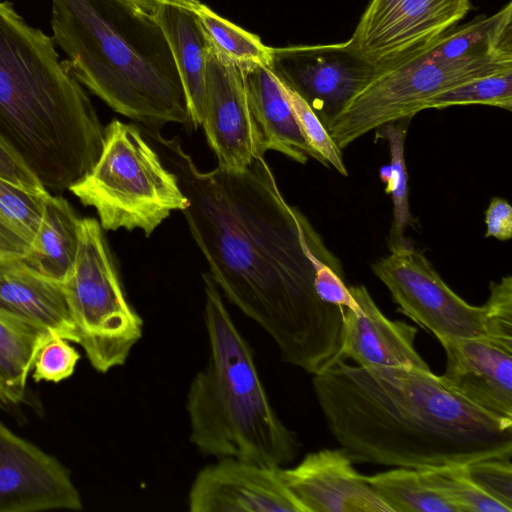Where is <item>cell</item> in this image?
I'll use <instances>...</instances> for the list:
<instances>
[{
    "label": "cell",
    "instance_id": "6da1fadb",
    "mask_svg": "<svg viewBox=\"0 0 512 512\" xmlns=\"http://www.w3.org/2000/svg\"><path fill=\"white\" fill-rule=\"evenodd\" d=\"M189 200L182 213L224 296L309 374L335 362L344 309L317 294L318 268L339 260L282 195L264 156L243 170L201 171L177 137L140 127Z\"/></svg>",
    "mask_w": 512,
    "mask_h": 512
},
{
    "label": "cell",
    "instance_id": "7a4b0ae2",
    "mask_svg": "<svg viewBox=\"0 0 512 512\" xmlns=\"http://www.w3.org/2000/svg\"><path fill=\"white\" fill-rule=\"evenodd\" d=\"M312 376L327 427L354 463L422 469L512 456V424L468 403L431 370L339 361Z\"/></svg>",
    "mask_w": 512,
    "mask_h": 512
},
{
    "label": "cell",
    "instance_id": "3957f363",
    "mask_svg": "<svg viewBox=\"0 0 512 512\" xmlns=\"http://www.w3.org/2000/svg\"><path fill=\"white\" fill-rule=\"evenodd\" d=\"M104 129L52 37L0 1V138L47 191L62 193L97 162Z\"/></svg>",
    "mask_w": 512,
    "mask_h": 512
},
{
    "label": "cell",
    "instance_id": "277c9868",
    "mask_svg": "<svg viewBox=\"0 0 512 512\" xmlns=\"http://www.w3.org/2000/svg\"><path fill=\"white\" fill-rule=\"evenodd\" d=\"M51 27L70 73L115 112L146 127L191 123L153 14L123 0H52Z\"/></svg>",
    "mask_w": 512,
    "mask_h": 512
},
{
    "label": "cell",
    "instance_id": "5b68a950",
    "mask_svg": "<svg viewBox=\"0 0 512 512\" xmlns=\"http://www.w3.org/2000/svg\"><path fill=\"white\" fill-rule=\"evenodd\" d=\"M204 282V323L209 356L190 382L186 411L190 442L203 455L283 467L300 444L274 410L253 351L228 312L209 273Z\"/></svg>",
    "mask_w": 512,
    "mask_h": 512
},
{
    "label": "cell",
    "instance_id": "8992f818",
    "mask_svg": "<svg viewBox=\"0 0 512 512\" xmlns=\"http://www.w3.org/2000/svg\"><path fill=\"white\" fill-rule=\"evenodd\" d=\"M95 208L104 230L141 229L146 237L189 200L140 128L113 119L104 129L101 154L80 181L69 188Z\"/></svg>",
    "mask_w": 512,
    "mask_h": 512
},
{
    "label": "cell",
    "instance_id": "52a82bcc",
    "mask_svg": "<svg viewBox=\"0 0 512 512\" xmlns=\"http://www.w3.org/2000/svg\"><path fill=\"white\" fill-rule=\"evenodd\" d=\"M429 44L377 67L328 128L341 150L384 124L412 118L444 91L512 67V54L438 61L431 57Z\"/></svg>",
    "mask_w": 512,
    "mask_h": 512
},
{
    "label": "cell",
    "instance_id": "ba28073f",
    "mask_svg": "<svg viewBox=\"0 0 512 512\" xmlns=\"http://www.w3.org/2000/svg\"><path fill=\"white\" fill-rule=\"evenodd\" d=\"M63 284L77 344L91 366L107 373L124 365L143 320L127 301L98 220L81 219L76 259Z\"/></svg>",
    "mask_w": 512,
    "mask_h": 512
},
{
    "label": "cell",
    "instance_id": "9c48e42d",
    "mask_svg": "<svg viewBox=\"0 0 512 512\" xmlns=\"http://www.w3.org/2000/svg\"><path fill=\"white\" fill-rule=\"evenodd\" d=\"M372 270L388 288L401 313L438 340L495 339L485 305L474 306L458 296L427 258L406 240L391 242L389 255L376 261Z\"/></svg>",
    "mask_w": 512,
    "mask_h": 512
},
{
    "label": "cell",
    "instance_id": "30bf717a",
    "mask_svg": "<svg viewBox=\"0 0 512 512\" xmlns=\"http://www.w3.org/2000/svg\"><path fill=\"white\" fill-rule=\"evenodd\" d=\"M270 69L328 128L375 73L352 42L271 47Z\"/></svg>",
    "mask_w": 512,
    "mask_h": 512
},
{
    "label": "cell",
    "instance_id": "8fae6325",
    "mask_svg": "<svg viewBox=\"0 0 512 512\" xmlns=\"http://www.w3.org/2000/svg\"><path fill=\"white\" fill-rule=\"evenodd\" d=\"M470 8V0H371L350 41L380 67L451 30Z\"/></svg>",
    "mask_w": 512,
    "mask_h": 512
},
{
    "label": "cell",
    "instance_id": "7c38bea8",
    "mask_svg": "<svg viewBox=\"0 0 512 512\" xmlns=\"http://www.w3.org/2000/svg\"><path fill=\"white\" fill-rule=\"evenodd\" d=\"M81 510L68 470L0 422V512Z\"/></svg>",
    "mask_w": 512,
    "mask_h": 512
},
{
    "label": "cell",
    "instance_id": "4fadbf2b",
    "mask_svg": "<svg viewBox=\"0 0 512 512\" xmlns=\"http://www.w3.org/2000/svg\"><path fill=\"white\" fill-rule=\"evenodd\" d=\"M237 458H219L196 474L188 493L191 512H305L280 475Z\"/></svg>",
    "mask_w": 512,
    "mask_h": 512
},
{
    "label": "cell",
    "instance_id": "5bb4252c",
    "mask_svg": "<svg viewBox=\"0 0 512 512\" xmlns=\"http://www.w3.org/2000/svg\"><path fill=\"white\" fill-rule=\"evenodd\" d=\"M202 127L219 167L243 170L255 156H260L244 71L222 59L211 47Z\"/></svg>",
    "mask_w": 512,
    "mask_h": 512
},
{
    "label": "cell",
    "instance_id": "9a60e30c",
    "mask_svg": "<svg viewBox=\"0 0 512 512\" xmlns=\"http://www.w3.org/2000/svg\"><path fill=\"white\" fill-rule=\"evenodd\" d=\"M441 382L495 419L512 424V345L488 338L439 339Z\"/></svg>",
    "mask_w": 512,
    "mask_h": 512
},
{
    "label": "cell",
    "instance_id": "2e32d148",
    "mask_svg": "<svg viewBox=\"0 0 512 512\" xmlns=\"http://www.w3.org/2000/svg\"><path fill=\"white\" fill-rule=\"evenodd\" d=\"M280 475L305 512H391L341 447L310 452Z\"/></svg>",
    "mask_w": 512,
    "mask_h": 512
},
{
    "label": "cell",
    "instance_id": "e0dca14e",
    "mask_svg": "<svg viewBox=\"0 0 512 512\" xmlns=\"http://www.w3.org/2000/svg\"><path fill=\"white\" fill-rule=\"evenodd\" d=\"M356 302L344 308L335 362L351 359L362 367H402L431 370L414 344L417 328L387 318L363 285L348 286Z\"/></svg>",
    "mask_w": 512,
    "mask_h": 512
},
{
    "label": "cell",
    "instance_id": "ac0fdd59",
    "mask_svg": "<svg viewBox=\"0 0 512 512\" xmlns=\"http://www.w3.org/2000/svg\"><path fill=\"white\" fill-rule=\"evenodd\" d=\"M0 315L77 343L64 284L36 274L21 260L0 261Z\"/></svg>",
    "mask_w": 512,
    "mask_h": 512
},
{
    "label": "cell",
    "instance_id": "d6986e66",
    "mask_svg": "<svg viewBox=\"0 0 512 512\" xmlns=\"http://www.w3.org/2000/svg\"><path fill=\"white\" fill-rule=\"evenodd\" d=\"M244 75L259 155L274 150L301 164L309 158L322 163L304 137L283 86L270 67L255 66Z\"/></svg>",
    "mask_w": 512,
    "mask_h": 512
},
{
    "label": "cell",
    "instance_id": "ffe728a7",
    "mask_svg": "<svg viewBox=\"0 0 512 512\" xmlns=\"http://www.w3.org/2000/svg\"><path fill=\"white\" fill-rule=\"evenodd\" d=\"M153 15L171 50L184 88L191 124L196 128L202 126L209 41L194 11L161 5Z\"/></svg>",
    "mask_w": 512,
    "mask_h": 512
},
{
    "label": "cell",
    "instance_id": "44dd1931",
    "mask_svg": "<svg viewBox=\"0 0 512 512\" xmlns=\"http://www.w3.org/2000/svg\"><path fill=\"white\" fill-rule=\"evenodd\" d=\"M80 229L81 218L70 203L49 193L34 244L21 261L36 274L64 283L76 259Z\"/></svg>",
    "mask_w": 512,
    "mask_h": 512
},
{
    "label": "cell",
    "instance_id": "7402d4cb",
    "mask_svg": "<svg viewBox=\"0 0 512 512\" xmlns=\"http://www.w3.org/2000/svg\"><path fill=\"white\" fill-rule=\"evenodd\" d=\"M429 53L444 62L512 54V2L491 16L447 31L429 44Z\"/></svg>",
    "mask_w": 512,
    "mask_h": 512
},
{
    "label": "cell",
    "instance_id": "603a6c76",
    "mask_svg": "<svg viewBox=\"0 0 512 512\" xmlns=\"http://www.w3.org/2000/svg\"><path fill=\"white\" fill-rule=\"evenodd\" d=\"M49 191H33L0 177V261L22 260L40 228Z\"/></svg>",
    "mask_w": 512,
    "mask_h": 512
},
{
    "label": "cell",
    "instance_id": "cb8c5ba5",
    "mask_svg": "<svg viewBox=\"0 0 512 512\" xmlns=\"http://www.w3.org/2000/svg\"><path fill=\"white\" fill-rule=\"evenodd\" d=\"M53 338L0 315V391L12 407L24 402L35 358Z\"/></svg>",
    "mask_w": 512,
    "mask_h": 512
},
{
    "label": "cell",
    "instance_id": "d4e9b609",
    "mask_svg": "<svg viewBox=\"0 0 512 512\" xmlns=\"http://www.w3.org/2000/svg\"><path fill=\"white\" fill-rule=\"evenodd\" d=\"M367 480L391 512H458L420 469L395 467L367 476Z\"/></svg>",
    "mask_w": 512,
    "mask_h": 512
},
{
    "label": "cell",
    "instance_id": "484cf974",
    "mask_svg": "<svg viewBox=\"0 0 512 512\" xmlns=\"http://www.w3.org/2000/svg\"><path fill=\"white\" fill-rule=\"evenodd\" d=\"M211 49L243 71L271 64V47L261 39L212 11L201 3L194 11Z\"/></svg>",
    "mask_w": 512,
    "mask_h": 512
},
{
    "label": "cell",
    "instance_id": "4316f807",
    "mask_svg": "<svg viewBox=\"0 0 512 512\" xmlns=\"http://www.w3.org/2000/svg\"><path fill=\"white\" fill-rule=\"evenodd\" d=\"M411 118H402L380 126L376 138L385 139L389 145L390 164L380 170V178L386 182V193L393 203L391 242L403 239V232L411 222L408 199V176L404 156V143Z\"/></svg>",
    "mask_w": 512,
    "mask_h": 512
},
{
    "label": "cell",
    "instance_id": "83f0119b",
    "mask_svg": "<svg viewBox=\"0 0 512 512\" xmlns=\"http://www.w3.org/2000/svg\"><path fill=\"white\" fill-rule=\"evenodd\" d=\"M481 104L512 109V67L474 79L430 99L425 109Z\"/></svg>",
    "mask_w": 512,
    "mask_h": 512
},
{
    "label": "cell",
    "instance_id": "f1b7e54d",
    "mask_svg": "<svg viewBox=\"0 0 512 512\" xmlns=\"http://www.w3.org/2000/svg\"><path fill=\"white\" fill-rule=\"evenodd\" d=\"M458 512H510L480 490L468 477L463 464H445L420 469Z\"/></svg>",
    "mask_w": 512,
    "mask_h": 512
},
{
    "label": "cell",
    "instance_id": "f546056e",
    "mask_svg": "<svg viewBox=\"0 0 512 512\" xmlns=\"http://www.w3.org/2000/svg\"><path fill=\"white\" fill-rule=\"evenodd\" d=\"M281 84L304 137L321 158L322 164L331 165L340 174L347 176L348 173L343 162L341 149L333 141L326 127L298 93L284 83L281 82Z\"/></svg>",
    "mask_w": 512,
    "mask_h": 512
},
{
    "label": "cell",
    "instance_id": "4dcf8cb0",
    "mask_svg": "<svg viewBox=\"0 0 512 512\" xmlns=\"http://www.w3.org/2000/svg\"><path fill=\"white\" fill-rule=\"evenodd\" d=\"M471 481L485 494L512 511L511 456H492L463 464Z\"/></svg>",
    "mask_w": 512,
    "mask_h": 512
},
{
    "label": "cell",
    "instance_id": "1f68e13d",
    "mask_svg": "<svg viewBox=\"0 0 512 512\" xmlns=\"http://www.w3.org/2000/svg\"><path fill=\"white\" fill-rule=\"evenodd\" d=\"M69 342L56 337L40 348L33 364L32 376L35 382L57 383L73 375L80 354Z\"/></svg>",
    "mask_w": 512,
    "mask_h": 512
},
{
    "label": "cell",
    "instance_id": "d6a6232c",
    "mask_svg": "<svg viewBox=\"0 0 512 512\" xmlns=\"http://www.w3.org/2000/svg\"><path fill=\"white\" fill-rule=\"evenodd\" d=\"M496 340L512 345V277L491 282L490 294L484 304Z\"/></svg>",
    "mask_w": 512,
    "mask_h": 512
},
{
    "label": "cell",
    "instance_id": "836d02e7",
    "mask_svg": "<svg viewBox=\"0 0 512 512\" xmlns=\"http://www.w3.org/2000/svg\"><path fill=\"white\" fill-rule=\"evenodd\" d=\"M0 177L29 190H46L24 162L1 138Z\"/></svg>",
    "mask_w": 512,
    "mask_h": 512
},
{
    "label": "cell",
    "instance_id": "e575fe53",
    "mask_svg": "<svg viewBox=\"0 0 512 512\" xmlns=\"http://www.w3.org/2000/svg\"><path fill=\"white\" fill-rule=\"evenodd\" d=\"M485 237H494L501 241L512 237V207L500 197H493L485 211Z\"/></svg>",
    "mask_w": 512,
    "mask_h": 512
},
{
    "label": "cell",
    "instance_id": "d590c367",
    "mask_svg": "<svg viewBox=\"0 0 512 512\" xmlns=\"http://www.w3.org/2000/svg\"><path fill=\"white\" fill-rule=\"evenodd\" d=\"M133 6H136L148 13L154 12L161 5H173L195 11L201 4L200 0H123Z\"/></svg>",
    "mask_w": 512,
    "mask_h": 512
},
{
    "label": "cell",
    "instance_id": "8d00e7d4",
    "mask_svg": "<svg viewBox=\"0 0 512 512\" xmlns=\"http://www.w3.org/2000/svg\"><path fill=\"white\" fill-rule=\"evenodd\" d=\"M10 407H11L10 404L8 403V401L6 400V398L3 396V394L0 391V408L8 409Z\"/></svg>",
    "mask_w": 512,
    "mask_h": 512
}]
</instances>
